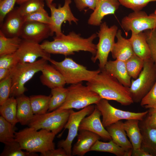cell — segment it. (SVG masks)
<instances>
[{
  "label": "cell",
  "instance_id": "cell-1",
  "mask_svg": "<svg viewBox=\"0 0 156 156\" xmlns=\"http://www.w3.org/2000/svg\"><path fill=\"white\" fill-rule=\"evenodd\" d=\"M92 80L87 82L86 86L98 94L101 99L115 101L124 106L134 103L129 87L125 86L105 69Z\"/></svg>",
  "mask_w": 156,
  "mask_h": 156
},
{
  "label": "cell",
  "instance_id": "cell-2",
  "mask_svg": "<svg viewBox=\"0 0 156 156\" xmlns=\"http://www.w3.org/2000/svg\"><path fill=\"white\" fill-rule=\"evenodd\" d=\"M97 36L94 33L84 38L81 37L80 34L72 31L67 35L63 34L55 36L52 41L45 40L40 45L43 50L50 54L67 56L74 55L75 52L84 51L89 52L94 56L96 51V45L93 43V41Z\"/></svg>",
  "mask_w": 156,
  "mask_h": 156
},
{
  "label": "cell",
  "instance_id": "cell-3",
  "mask_svg": "<svg viewBox=\"0 0 156 156\" xmlns=\"http://www.w3.org/2000/svg\"><path fill=\"white\" fill-rule=\"evenodd\" d=\"M55 135L45 129L38 131L29 127L15 132V138L22 150L30 153H40V154L55 148L53 141Z\"/></svg>",
  "mask_w": 156,
  "mask_h": 156
},
{
  "label": "cell",
  "instance_id": "cell-4",
  "mask_svg": "<svg viewBox=\"0 0 156 156\" xmlns=\"http://www.w3.org/2000/svg\"><path fill=\"white\" fill-rule=\"evenodd\" d=\"M48 60L44 58L32 63H18L11 70L12 84L10 95L16 97L27 90L25 84L37 73L41 71Z\"/></svg>",
  "mask_w": 156,
  "mask_h": 156
},
{
  "label": "cell",
  "instance_id": "cell-5",
  "mask_svg": "<svg viewBox=\"0 0 156 156\" xmlns=\"http://www.w3.org/2000/svg\"><path fill=\"white\" fill-rule=\"evenodd\" d=\"M49 61L62 75L66 83L68 84H75L84 81H89L101 71L100 69L94 70H88L86 67L69 57H65L60 62L51 59Z\"/></svg>",
  "mask_w": 156,
  "mask_h": 156
},
{
  "label": "cell",
  "instance_id": "cell-6",
  "mask_svg": "<svg viewBox=\"0 0 156 156\" xmlns=\"http://www.w3.org/2000/svg\"><path fill=\"white\" fill-rule=\"evenodd\" d=\"M67 88V95L65 101L56 110L82 109L96 104L101 99L98 94L81 83L71 84Z\"/></svg>",
  "mask_w": 156,
  "mask_h": 156
},
{
  "label": "cell",
  "instance_id": "cell-7",
  "mask_svg": "<svg viewBox=\"0 0 156 156\" xmlns=\"http://www.w3.org/2000/svg\"><path fill=\"white\" fill-rule=\"evenodd\" d=\"M156 81V66L151 58L144 60L138 77L131 80L130 91L134 102H140Z\"/></svg>",
  "mask_w": 156,
  "mask_h": 156
},
{
  "label": "cell",
  "instance_id": "cell-8",
  "mask_svg": "<svg viewBox=\"0 0 156 156\" xmlns=\"http://www.w3.org/2000/svg\"><path fill=\"white\" fill-rule=\"evenodd\" d=\"M70 111V109L55 110L44 114L34 115L27 125L37 130L45 129L56 135L64 127Z\"/></svg>",
  "mask_w": 156,
  "mask_h": 156
},
{
  "label": "cell",
  "instance_id": "cell-9",
  "mask_svg": "<svg viewBox=\"0 0 156 156\" xmlns=\"http://www.w3.org/2000/svg\"><path fill=\"white\" fill-rule=\"evenodd\" d=\"M118 30V27L116 25L109 27L105 22L100 25V30L97 33L99 40L96 44V51L95 55L92 58L94 63L99 60L100 69L104 68L107 62L109 54L115 43V38Z\"/></svg>",
  "mask_w": 156,
  "mask_h": 156
},
{
  "label": "cell",
  "instance_id": "cell-10",
  "mask_svg": "<svg viewBox=\"0 0 156 156\" xmlns=\"http://www.w3.org/2000/svg\"><path fill=\"white\" fill-rule=\"evenodd\" d=\"M95 106L101 113L102 122L105 128L122 120L134 119L142 121L148 112V111L136 113L122 110L114 107L108 100L103 99H101Z\"/></svg>",
  "mask_w": 156,
  "mask_h": 156
},
{
  "label": "cell",
  "instance_id": "cell-11",
  "mask_svg": "<svg viewBox=\"0 0 156 156\" xmlns=\"http://www.w3.org/2000/svg\"><path fill=\"white\" fill-rule=\"evenodd\" d=\"M95 107L93 105H90L78 112L70 109L68 119L64 127L65 129L68 130L67 136L65 140H60L58 143V147L63 148L68 156L72 155V144L74 139L78 135L81 121L86 116L92 112Z\"/></svg>",
  "mask_w": 156,
  "mask_h": 156
},
{
  "label": "cell",
  "instance_id": "cell-12",
  "mask_svg": "<svg viewBox=\"0 0 156 156\" xmlns=\"http://www.w3.org/2000/svg\"><path fill=\"white\" fill-rule=\"evenodd\" d=\"M121 25L127 31L137 34L147 30L156 28V14L148 15L141 10L133 11L122 19Z\"/></svg>",
  "mask_w": 156,
  "mask_h": 156
},
{
  "label": "cell",
  "instance_id": "cell-13",
  "mask_svg": "<svg viewBox=\"0 0 156 156\" xmlns=\"http://www.w3.org/2000/svg\"><path fill=\"white\" fill-rule=\"evenodd\" d=\"M71 2V0H65L64 5L61 6L59 5L57 8H56L55 3H47L51 12V22L49 26L52 33L53 34L55 33L56 36L63 34L61 27L64 22L67 21L70 24H71L73 21L77 23L78 20L74 16L70 7Z\"/></svg>",
  "mask_w": 156,
  "mask_h": 156
},
{
  "label": "cell",
  "instance_id": "cell-14",
  "mask_svg": "<svg viewBox=\"0 0 156 156\" xmlns=\"http://www.w3.org/2000/svg\"><path fill=\"white\" fill-rule=\"evenodd\" d=\"M53 34L49 25L27 21L23 23L19 37L23 40L39 43Z\"/></svg>",
  "mask_w": 156,
  "mask_h": 156
},
{
  "label": "cell",
  "instance_id": "cell-15",
  "mask_svg": "<svg viewBox=\"0 0 156 156\" xmlns=\"http://www.w3.org/2000/svg\"><path fill=\"white\" fill-rule=\"evenodd\" d=\"M15 54L18 63H33L39 57L48 61L51 59L50 54L43 50L39 43L23 39Z\"/></svg>",
  "mask_w": 156,
  "mask_h": 156
},
{
  "label": "cell",
  "instance_id": "cell-16",
  "mask_svg": "<svg viewBox=\"0 0 156 156\" xmlns=\"http://www.w3.org/2000/svg\"><path fill=\"white\" fill-rule=\"evenodd\" d=\"M101 113L95 106L92 112L81 120L79 131L85 130L96 133L101 138L107 140H111L112 138L103 126L100 119Z\"/></svg>",
  "mask_w": 156,
  "mask_h": 156
},
{
  "label": "cell",
  "instance_id": "cell-17",
  "mask_svg": "<svg viewBox=\"0 0 156 156\" xmlns=\"http://www.w3.org/2000/svg\"><path fill=\"white\" fill-rule=\"evenodd\" d=\"M25 22L23 16L19 12L18 7L8 13L0 25V31L7 37L19 36Z\"/></svg>",
  "mask_w": 156,
  "mask_h": 156
},
{
  "label": "cell",
  "instance_id": "cell-18",
  "mask_svg": "<svg viewBox=\"0 0 156 156\" xmlns=\"http://www.w3.org/2000/svg\"><path fill=\"white\" fill-rule=\"evenodd\" d=\"M120 5L118 0H97L95 9L88 20V24L92 25H100L104 17L114 14Z\"/></svg>",
  "mask_w": 156,
  "mask_h": 156
},
{
  "label": "cell",
  "instance_id": "cell-19",
  "mask_svg": "<svg viewBox=\"0 0 156 156\" xmlns=\"http://www.w3.org/2000/svg\"><path fill=\"white\" fill-rule=\"evenodd\" d=\"M79 131L77 142L72 149V155L83 156L90 151L91 147L101 137L89 131L81 130Z\"/></svg>",
  "mask_w": 156,
  "mask_h": 156
},
{
  "label": "cell",
  "instance_id": "cell-20",
  "mask_svg": "<svg viewBox=\"0 0 156 156\" xmlns=\"http://www.w3.org/2000/svg\"><path fill=\"white\" fill-rule=\"evenodd\" d=\"M112 140L116 144L122 148L131 155L133 147L127 137L123 122L121 120L112 124L106 127Z\"/></svg>",
  "mask_w": 156,
  "mask_h": 156
},
{
  "label": "cell",
  "instance_id": "cell-21",
  "mask_svg": "<svg viewBox=\"0 0 156 156\" xmlns=\"http://www.w3.org/2000/svg\"><path fill=\"white\" fill-rule=\"evenodd\" d=\"M121 30H118L116 37L117 39L111 52L114 59L125 62L135 54L130 42L122 35Z\"/></svg>",
  "mask_w": 156,
  "mask_h": 156
},
{
  "label": "cell",
  "instance_id": "cell-22",
  "mask_svg": "<svg viewBox=\"0 0 156 156\" xmlns=\"http://www.w3.org/2000/svg\"><path fill=\"white\" fill-rule=\"evenodd\" d=\"M103 69L123 85L130 87L131 78L127 72L125 62L117 59L114 61L109 60L106 64Z\"/></svg>",
  "mask_w": 156,
  "mask_h": 156
},
{
  "label": "cell",
  "instance_id": "cell-23",
  "mask_svg": "<svg viewBox=\"0 0 156 156\" xmlns=\"http://www.w3.org/2000/svg\"><path fill=\"white\" fill-rule=\"evenodd\" d=\"M40 79L42 84L51 89L64 87L66 83L61 73L53 66L46 64L41 70Z\"/></svg>",
  "mask_w": 156,
  "mask_h": 156
},
{
  "label": "cell",
  "instance_id": "cell-24",
  "mask_svg": "<svg viewBox=\"0 0 156 156\" xmlns=\"http://www.w3.org/2000/svg\"><path fill=\"white\" fill-rule=\"evenodd\" d=\"M129 39L135 55L144 60L151 58L150 49L144 32L137 34L131 32Z\"/></svg>",
  "mask_w": 156,
  "mask_h": 156
},
{
  "label": "cell",
  "instance_id": "cell-25",
  "mask_svg": "<svg viewBox=\"0 0 156 156\" xmlns=\"http://www.w3.org/2000/svg\"><path fill=\"white\" fill-rule=\"evenodd\" d=\"M16 117L22 125H27L34 115L31 106L29 98L24 94L17 96Z\"/></svg>",
  "mask_w": 156,
  "mask_h": 156
},
{
  "label": "cell",
  "instance_id": "cell-26",
  "mask_svg": "<svg viewBox=\"0 0 156 156\" xmlns=\"http://www.w3.org/2000/svg\"><path fill=\"white\" fill-rule=\"evenodd\" d=\"M139 120L131 119L123 122V126L134 149L141 147L142 135L139 126Z\"/></svg>",
  "mask_w": 156,
  "mask_h": 156
},
{
  "label": "cell",
  "instance_id": "cell-27",
  "mask_svg": "<svg viewBox=\"0 0 156 156\" xmlns=\"http://www.w3.org/2000/svg\"><path fill=\"white\" fill-rule=\"evenodd\" d=\"M139 125L142 135L141 148L156 156V128Z\"/></svg>",
  "mask_w": 156,
  "mask_h": 156
},
{
  "label": "cell",
  "instance_id": "cell-28",
  "mask_svg": "<svg viewBox=\"0 0 156 156\" xmlns=\"http://www.w3.org/2000/svg\"><path fill=\"white\" fill-rule=\"evenodd\" d=\"M17 106L16 99L11 96L0 106L1 116L14 127L18 122L16 117Z\"/></svg>",
  "mask_w": 156,
  "mask_h": 156
},
{
  "label": "cell",
  "instance_id": "cell-29",
  "mask_svg": "<svg viewBox=\"0 0 156 156\" xmlns=\"http://www.w3.org/2000/svg\"><path fill=\"white\" fill-rule=\"evenodd\" d=\"M22 40L19 36L7 37L0 31V57L16 52Z\"/></svg>",
  "mask_w": 156,
  "mask_h": 156
},
{
  "label": "cell",
  "instance_id": "cell-30",
  "mask_svg": "<svg viewBox=\"0 0 156 156\" xmlns=\"http://www.w3.org/2000/svg\"><path fill=\"white\" fill-rule=\"evenodd\" d=\"M108 152L117 156H130L131 155L112 140L108 142H103L99 140L96 141L90 149V151Z\"/></svg>",
  "mask_w": 156,
  "mask_h": 156
},
{
  "label": "cell",
  "instance_id": "cell-31",
  "mask_svg": "<svg viewBox=\"0 0 156 156\" xmlns=\"http://www.w3.org/2000/svg\"><path fill=\"white\" fill-rule=\"evenodd\" d=\"M51 96L42 95L30 96V103L34 115H40L47 113L49 108V103Z\"/></svg>",
  "mask_w": 156,
  "mask_h": 156
},
{
  "label": "cell",
  "instance_id": "cell-32",
  "mask_svg": "<svg viewBox=\"0 0 156 156\" xmlns=\"http://www.w3.org/2000/svg\"><path fill=\"white\" fill-rule=\"evenodd\" d=\"M68 89L64 87H59L51 89L49 112L54 111L61 106L65 101L67 95Z\"/></svg>",
  "mask_w": 156,
  "mask_h": 156
},
{
  "label": "cell",
  "instance_id": "cell-33",
  "mask_svg": "<svg viewBox=\"0 0 156 156\" xmlns=\"http://www.w3.org/2000/svg\"><path fill=\"white\" fill-rule=\"evenodd\" d=\"M4 148L0 156H36V153L23 151L19 142L15 139L5 143Z\"/></svg>",
  "mask_w": 156,
  "mask_h": 156
},
{
  "label": "cell",
  "instance_id": "cell-34",
  "mask_svg": "<svg viewBox=\"0 0 156 156\" xmlns=\"http://www.w3.org/2000/svg\"><path fill=\"white\" fill-rule=\"evenodd\" d=\"M125 62L129 76L133 79H137L143 68L144 60L134 54Z\"/></svg>",
  "mask_w": 156,
  "mask_h": 156
},
{
  "label": "cell",
  "instance_id": "cell-35",
  "mask_svg": "<svg viewBox=\"0 0 156 156\" xmlns=\"http://www.w3.org/2000/svg\"><path fill=\"white\" fill-rule=\"evenodd\" d=\"M15 127L0 116V142L4 144L15 139Z\"/></svg>",
  "mask_w": 156,
  "mask_h": 156
},
{
  "label": "cell",
  "instance_id": "cell-36",
  "mask_svg": "<svg viewBox=\"0 0 156 156\" xmlns=\"http://www.w3.org/2000/svg\"><path fill=\"white\" fill-rule=\"evenodd\" d=\"M43 0H29L20 5L18 7L21 15L24 16L44 9V3Z\"/></svg>",
  "mask_w": 156,
  "mask_h": 156
},
{
  "label": "cell",
  "instance_id": "cell-37",
  "mask_svg": "<svg viewBox=\"0 0 156 156\" xmlns=\"http://www.w3.org/2000/svg\"><path fill=\"white\" fill-rule=\"evenodd\" d=\"M24 22L36 21L49 25L51 19L47 11L44 9L23 16Z\"/></svg>",
  "mask_w": 156,
  "mask_h": 156
},
{
  "label": "cell",
  "instance_id": "cell-38",
  "mask_svg": "<svg viewBox=\"0 0 156 156\" xmlns=\"http://www.w3.org/2000/svg\"><path fill=\"white\" fill-rule=\"evenodd\" d=\"M12 84V79L10 74L0 81V105L9 98Z\"/></svg>",
  "mask_w": 156,
  "mask_h": 156
},
{
  "label": "cell",
  "instance_id": "cell-39",
  "mask_svg": "<svg viewBox=\"0 0 156 156\" xmlns=\"http://www.w3.org/2000/svg\"><path fill=\"white\" fill-rule=\"evenodd\" d=\"M120 5L133 10L134 11L141 10L150 2L156 0H118Z\"/></svg>",
  "mask_w": 156,
  "mask_h": 156
},
{
  "label": "cell",
  "instance_id": "cell-40",
  "mask_svg": "<svg viewBox=\"0 0 156 156\" xmlns=\"http://www.w3.org/2000/svg\"><path fill=\"white\" fill-rule=\"evenodd\" d=\"M150 49L151 57L156 66V28L144 31Z\"/></svg>",
  "mask_w": 156,
  "mask_h": 156
},
{
  "label": "cell",
  "instance_id": "cell-41",
  "mask_svg": "<svg viewBox=\"0 0 156 156\" xmlns=\"http://www.w3.org/2000/svg\"><path fill=\"white\" fill-rule=\"evenodd\" d=\"M140 105L146 108H149L156 104V81L148 93L142 99Z\"/></svg>",
  "mask_w": 156,
  "mask_h": 156
},
{
  "label": "cell",
  "instance_id": "cell-42",
  "mask_svg": "<svg viewBox=\"0 0 156 156\" xmlns=\"http://www.w3.org/2000/svg\"><path fill=\"white\" fill-rule=\"evenodd\" d=\"M17 0H3L0 2V24L7 15L14 8Z\"/></svg>",
  "mask_w": 156,
  "mask_h": 156
},
{
  "label": "cell",
  "instance_id": "cell-43",
  "mask_svg": "<svg viewBox=\"0 0 156 156\" xmlns=\"http://www.w3.org/2000/svg\"><path fill=\"white\" fill-rule=\"evenodd\" d=\"M18 63L15 53L0 57V68L12 69Z\"/></svg>",
  "mask_w": 156,
  "mask_h": 156
},
{
  "label": "cell",
  "instance_id": "cell-44",
  "mask_svg": "<svg viewBox=\"0 0 156 156\" xmlns=\"http://www.w3.org/2000/svg\"><path fill=\"white\" fill-rule=\"evenodd\" d=\"M146 115L140 125L143 126L156 128V109L149 108Z\"/></svg>",
  "mask_w": 156,
  "mask_h": 156
},
{
  "label": "cell",
  "instance_id": "cell-45",
  "mask_svg": "<svg viewBox=\"0 0 156 156\" xmlns=\"http://www.w3.org/2000/svg\"><path fill=\"white\" fill-rule=\"evenodd\" d=\"M76 7L80 11L88 8L93 10L95 9L97 0H74Z\"/></svg>",
  "mask_w": 156,
  "mask_h": 156
},
{
  "label": "cell",
  "instance_id": "cell-46",
  "mask_svg": "<svg viewBox=\"0 0 156 156\" xmlns=\"http://www.w3.org/2000/svg\"><path fill=\"white\" fill-rule=\"evenodd\" d=\"M42 156H68L64 150L62 148L54 149L48 151L45 153L40 154Z\"/></svg>",
  "mask_w": 156,
  "mask_h": 156
},
{
  "label": "cell",
  "instance_id": "cell-47",
  "mask_svg": "<svg viewBox=\"0 0 156 156\" xmlns=\"http://www.w3.org/2000/svg\"><path fill=\"white\" fill-rule=\"evenodd\" d=\"M131 155L133 156H152L148 152L141 147L138 149H133Z\"/></svg>",
  "mask_w": 156,
  "mask_h": 156
},
{
  "label": "cell",
  "instance_id": "cell-48",
  "mask_svg": "<svg viewBox=\"0 0 156 156\" xmlns=\"http://www.w3.org/2000/svg\"><path fill=\"white\" fill-rule=\"evenodd\" d=\"M11 69L0 68V81H1L10 75Z\"/></svg>",
  "mask_w": 156,
  "mask_h": 156
},
{
  "label": "cell",
  "instance_id": "cell-49",
  "mask_svg": "<svg viewBox=\"0 0 156 156\" xmlns=\"http://www.w3.org/2000/svg\"><path fill=\"white\" fill-rule=\"evenodd\" d=\"M29 0H17L16 3L19 5H21L23 2Z\"/></svg>",
  "mask_w": 156,
  "mask_h": 156
},
{
  "label": "cell",
  "instance_id": "cell-50",
  "mask_svg": "<svg viewBox=\"0 0 156 156\" xmlns=\"http://www.w3.org/2000/svg\"><path fill=\"white\" fill-rule=\"evenodd\" d=\"M54 0H46L47 3H51Z\"/></svg>",
  "mask_w": 156,
  "mask_h": 156
},
{
  "label": "cell",
  "instance_id": "cell-51",
  "mask_svg": "<svg viewBox=\"0 0 156 156\" xmlns=\"http://www.w3.org/2000/svg\"><path fill=\"white\" fill-rule=\"evenodd\" d=\"M151 108H154L156 109V104L153 105Z\"/></svg>",
  "mask_w": 156,
  "mask_h": 156
},
{
  "label": "cell",
  "instance_id": "cell-52",
  "mask_svg": "<svg viewBox=\"0 0 156 156\" xmlns=\"http://www.w3.org/2000/svg\"><path fill=\"white\" fill-rule=\"evenodd\" d=\"M154 13L156 14V9L155 10Z\"/></svg>",
  "mask_w": 156,
  "mask_h": 156
},
{
  "label": "cell",
  "instance_id": "cell-53",
  "mask_svg": "<svg viewBox=\"0 0 156 156\" xmlns=\"http://www.w3.org/2000/svg\"><path fill=\"white\" fill-rule=\"evenodd\" d=\"M3 0H0V2L2 1Z\"/></svg>",
  "mask_w": 156,
  "mask_h": 156
}]
</instances>
